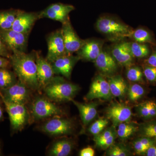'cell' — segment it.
Instances as JSON below:
<instances>
[{
	"mask_svg": "<svg viewBox=\"0 0 156 156\" xmlns=\"http://www.w3.org/2000/svg\"><path fill=\"white\" fill-rule=\"evenodd\" d=\"M36 53L27 54L17 52L11 54L9 59L14 73L29 89L32 91L40 90L37 74Z\"/></svg>",
	"mask_w": 156,
	"mask_h": 156,
	"instance_id": "1",
	"label": "cell"
},
{
	"mask_svg": "<svg viewBox=\"0 0 156 156\" xmlns=\"http://www.w3.org/2000/svg\"><path fill=\"white\" fill-rule=\"evenodd\" d=\"M43 89L46 97L53 102L59 103L71 101L80 88L62 77L54 76Z\"/></svg>",
	"mask_w": 156,
	"mask_h": 156,
	"instance_id": "2",
	"label": "cell"
},
{
	"mask_svg": "<svg viewBox=\"0 0 156 156\" xmlns=\"http://www.w3.org/2000/svg\"><path fill=\"white\" fill-rule=\"evenodd\" d=\"M98 30L112 41L130 37L133 30L129 26L112 17L103 16L98 20Z\"/></svg>",
	"mask_w": 156,
	"mask_h": 156,
	"instance_id": "3",
	"label": "cell"
},
{
	"mask_svg": "<svg viewBox=\"0 0 156 156\" xmlns=\"http://www.w3.org/2000/svg\"><path fill=\"white\" fill-rule=\"evenodd\" d=\"M30 119L38 121L55 116H61L64 112L61 107L47 97L38 96L30 105ZM30 120V119H29Z\"/></svg>",
	"mask_w": 156,
	"mask_h": 156,
	"instance_id": "4",
	"label": "cell"
},
{
	"mask_svg": "<svg viewBox=\"0 0 156 156\" xmlns=\"http://www.w3.org/2000/svg\"><path fill=\"white\" fill-rule=\"evenodd\" d=\"M2 101L9 114L11 130L14 132L21 131L30 119L25 105Z\"/></svg>",
	"mask_w": 156,
	"mask_h": 156,
	"instance_id": "5",
	"label": "cell"
},
{
	"mask_svg": "<svg viewBox=\"0 0 156 156\" xmlns=\"http://www.w3.org/2000/svg\"><path fill=\"white\" fill-rule=\"evenodd\" d=\"M60 116H55L40 126V131L51 136H61L72 133L73 126L72 121Z\"/></svg>",
	"mask_w": 156,
	"mask_h": 156,
	"instance_id": "6",
	"label": "cell"
},
{
	"mask_svg": "<svg viewBox=\"0 0 156 156\" xmlns=\"http://www.w3.org/2000/svg\"><path fill=\"white\" fill-rule=\"evenodd\" d=\"M30 91L18 80L9 88L0 90V98L2 101L26 105L30 100Z\"/></svg>",
	"mask_w": 156,
	"mask_h": 156,
	"instance_id": "7",
	"label": "cell"
},
{
	"mask_svg": "<svg viewBox=\"0 0 156 156\" xmlns=\"http://www.w3.org/2000/svg\"><path fill=\"white\" fill-rule=\"evenodd\" d=\"M27 35L12 29H0V37L9 50L13 53L24 52L27 44Z\"/></svg>",
	"mask_w": 156,
	"mask_h": 156,
	"instance_id": "8",
	"label": "cell"
},
{
	"mask_svg": "<svg viewBox=\"0 0 156 156\" xmlns=\"http://www.w3.org/2000/svg\"><path fill=\"white\" fill-rule=\"evenodd\" d=\"M62 24L61 30L66 54L72 55V53L79 51L85 41L78 37L72 26L69 20Z\"/></svg>",
	"mask_w": 156,
	"mask_h": 156,
	"instance_id": "9",
	"label": "cell"
},
{
	"mask_svg": "<svg viewBox=\"0 0 156 156\" xmlns=\"http://www.w3.org/2000/svg\"><path fill=\"white\" fill-rule=\"evenodd\" d=\"M112 96L108 81L101 76H98L92 81L85 98L88 101L94 99L108 100L112 98Z\"/></svg>",
	"mask_w": 156,
	"mask_h": 156,
	"instance_id": "10",
	"label": "cell"
},
{
	"mask_svg": "<svg viewBox=\"0 0 156 156\" xmlns=\"http://www.w3.org/2000/svg\"><path fill=\"white\" fill-rule=\"evenodd\" d=\"M107 118L111 120L114 127L121 123L129 122L132 115L131 108L122 103H115L110 105L106 110Z\"/></svg>",
	"mask_w": 156,
	"mask_h": 156,
	"instance_id": "11",
	"label": "cell"
},
{
	"mask_svg": "<svg viewBox=\"0 0 156 156\" xmlns=\"http://www.w3.org/2000/svg\"><path fill=\"white\" fill-rule=\"evenodd\" d=\"M48 44V53L46 58L50 63L58 57L67 54L61 30L56 31L49 36Z\"/></svg>",
	"mask_w": 156,
	"mask_h": 156,
	"instance_id": "12",
	"label": "cell"
},
{
	"mask_svg": "<svg viewBox=\"0 0 156 156\" xmlns=\"http://www.w3.org/2000/svg\"><path fill=\"white\" fill-rule=\"evenodd\" d=\"M80 59L78 56L67 54L56 58L51 63L54 74L61 75L69 79L73 68Z\"/></svg>",
	"mask_w": 156,
	"mask_h": 156,
	"instance_id": "13",
	"label": "cell"
},
{
	"mask_svg": "<svg viewBox=\"0 0 156 156\" xmlns=\"http://www.w3.org/2000/svg\"><path fill=\"white\" fill-rule=\"evenodd\" d=\"M112 55L122 66L129 67L133 64L134 57L131 53L130 42H122L115 45L112 48Z\"/></svg>",
	"mask_w": 156,
	"mask_h": 156,
	"instance_id": "14",
	"label": "cell"
},
{
	"mask_svg": "<svg viewBox=\"0 0 156 156\" xmlns=\"http://www.w3.org/2000/svg\"><path fill=\"white\" fill-rule=\"evenodd\" d=\"M38 18L39 14L19 11L11 29L18 32L28 35Z\"/></svg>",
	"mask_w": 156,
	"mask_h": 156,
	"instance_id": "15",
	"label": "cell"
},
{
	"mask_svg": "<svg viewBox=\"0 0 156 156\" xmlns=\"http://www.w3.org/2000/svg\"><path fill=\"white\" fill-rule=\"evenodd\" d=\"M36 54L38 80L40 89H43L53 79L55 74L53 72L51 63L46 58L38 55L37 53H36Z\"/></svg>",
	"mask_w": 156,
	"mask_h": 156,
	"instance_id": "16",
	"label": "cell"
},
{
	"mask_svg": "<svg viewBox=\"0 0 156 156\" xmlns=\"http://www.w3.org/2000/svg\"><path fill=\"white\" fill-rule=\"evenodd\" d=\"M103 42L98 40H90L85 42L78 51V56L80 59L89 61H94L101 52Z\"/></svg>",
	"mask_w": 156,
	"mask_h": 156,
	"instance_id": "17",
	"label": "cell"
},
{
	"mask_svg": "<svg viewBox=\"0 0 156 156\" xmlns=\"http://www.w3.org/2000/svg\"><path fill=\"white\" fill-rule=\"evenodd\" d=\"M94 62L98 69L104 74L110 75L116 71V61L112 55L103 50Z\"/></svg>",
	"mask_w": 156,
	"mask_h": 156,
	"instance_id": "18",
	"label": "cell"
},
{
	"mask_svg": "<svg viewBox=\"0 0 156 156\" xmlns=\"http://www.w3.org/2000/svg\"><path fill=\"white\" fill-rule=\"evenodd\" d=\"M74 143L72 140L66 138H58L52 143L48 149V155L67 156L73 151Z\"/></svg>",
	"mask_w": 156,
	"mask_h": 156,
	"instance_id": "19",
	"label": "cell"
},
{
	"mask_svg": "<svg viewBox=\"0 0 156 156\" xmlns=\"http://www.w3.org/2000/svg\"><path fill=\"white\" fill-rule=\"evenodd\" d=\"M74 104L77 108L82 122L84 126H87L96 117L97 114V104L95 102L82 103L72 99Z\"/></svg>",
	"mask_w": 156,
	"mask_h": 156,
	"instance_id": "20",
	"label": "cell"
},
{
	"mask_svg": "<svg viewBox=\"0 0 156 156\" xmlns=\"http://www.w3.org/2000/svg\"><path fill=\"white\" fill-rule=\"evenodd\" d=\"M116 133L113 128H109L95 136L94 141L98 147L105 150L110 147L114 143Z\"/></svg>",
	"mask_w": 156,
	"mask_h": 156,
	"instance_id": "21",
	"label": "cell"
},
{
	"mask_svg": "<svg viewBox=\"0 0 156 156\" xmlns=\"http://www.w3.org/2000/svg\"><path fill=\"white\" fill-rule=\"evenodd\" d=\"M108 82L113 96L116 97H122L127 92V84L126 81L121 76L111 77L109 79Z\"/></svg>",
	"mask_w": 156,
	"mask_h": 156,
	"instance_id": "22",
	"label": "cell"
},
{
	"mask_svg": "<svg viewBox=\"0 0 156 156\" xmlns=\"http://www.w3.org/2000/svg\"><path fill=\"white\" fill-rule=\"evenodd\" d=\"M19 11L11 10L0 11V29H11Z\"/></svg>",
	"mask_w": 156,
	"mask_h": 156,
	"instance_id": "23",
	"label": "cell"
},
{
	"mask_svg": "<svg viewBox=\"0 0 156 156\" xmlns=\"http://www.w3.org/2000/svg\"><path fill=\"white\" fill-rule=\"evenodd\" d=\"M69 14L53 10L48 7L39 14V18H47L64 23L69 20Z\"/></svg>",
	"mask_w": 156,
	"mask_h": 156,
	"instance_id": "24",
	"label": "cell"
},
{
	"mask_svg": "<svg viewBox=\"0 0 156 156\" xmlns=\"http://www.w3.org/2000/svg\"><path fill=\"white\" fill-rule=\"evenodd\" d=\"M137 111L140 117L151 119L156 116V103L152 101H146L138 105Z\"/></svg>",
	"mask_w": 156,
	"mask_h": 156,
	"instance_id": "25",
	"label": "cell"
},
{
	"mask_svg": "<svg viewBox=\"0 0 156 156\" xmlns=\"http://www.w3.org/2000/svg\"><path fill=\"white\" fill-rule=\"evenodd\" d=\"M123 122L119 125L117 134L121 139H128L134 133L138 131V127L131 123Z\"/></svg>",
	"mask_w": 156,
	"mask_h": 156,
	"instance_id": "26",
	"label": "cell"
},
{
	"mask_svg": "<svg viewBox=\"0 0 156 156\" xmlns=\"http://www.w3.org/2000/svg\"><path fill=\"white\" fill-rule=\"evenodd\" d=\"M130 48L134 57L143 58L146 57L149 53V50L146 45L137 42H130Z\"/></svg>",
	"mask_w": 156,
	"mask_h": 156,
	"instance_id": "27",
	"label": "cell"
},
{
	"mask_svg": "<svg viewBox=\"0 0 156 156\" xmlns=\"http://www.w3.org/2000/svg\"><path fill=\"white\" fill-rule=\"evenodd\" d=\"M130 37L135 42L139 43H151L152 39L150 34L147 31L143 29H137L133 30Z\"/></svg>",
	"mask_w": 156,
	"mask_h": 156,
	"instance_id": "28",
	"label": "cell"
},
{
	"mask_svg": "<svg viewBox=\"0 0 156 156\" xmlns=\"http://www.w3.org/2000/svg\"><path fill=\"white\" fill-rule=\"evenodd\" d=\"M126 76L129 81L135 83H144L143 74L141 69L138 66H131L128 67Z\"/></svg>",
	"mask_w": 156,
	"mask_h": 156,
	"instance_id": "29",
	"label": "cell"
},
{
	"mask_svg": "<svg viewBox=\"0 0 156 156\" xmlns=\"http://www.w3.org/2000/svg\"><path fill=\"white\" fill-rule=\"evenodd\" d=\"M144 90L141 86L138 84H134L129 87L128 95L129 100L131 101H136L143 96Z\"/></svg>",
	"mask_w": 156,
	"mask_h": 156,
	"instance_id": "30",
	"label": "cell"
},
{
	"mask_svg": "<svg viewBox=\"0 0 156 156\" xmlns=\"http://www.w3.org/2000/svg\"><path fill=\"white\" fill-rule=\"evenodd\" d=\"M108 124V121L107 119L100 118L91 125L88 131L90 134L95 136L102 132Z\"/></svg>",
	"mask_w": 156,
	"mask_h": 156,
	"instance_id": "31",
	"label": "cell"
},
{
	"mask_svg": "<svg viewBox=\"0 0 156 156\" xmlns=\"http://www.w3.org/2000/svg\"><path fill=\"white\" fill-rule=\"evenodd\" d=\"M140 134L143 137L156 139V122L147 123L141 126Z\"/></svg>",
	"mask_w": 156,
	"mask_h": 156,
	"instance_id": "32",
	"label": "cell"
},
{
	"mask_svg": "<svg viewBox=\"0 0 156 156\" xmlns=\"http://www.w3.org/2000/svg\"><path fill=\"white\" fill-rule=\"evenodd\" d=\"M107 154L110 156H126L129 155L126 147L120 145H112L108 148Z\"/></svg>",
	"mask_w": 156,
	"mask_h": 156,
	"instance_id": "33",
	"label": "cell"
},
{
	"mask_svg": "<svg viewBox=\"0 0 156 156\" xmlns=\"http://www.w3.org/2000/svg\"><path fill=\"white\" fill-rule=\"evenodd\" d=\"M144 74L148 81L156 82V67L147 65L144 66Z\"/></svg>",
	"mask_w": 156,
	"mask_h": 156,
	"instance_id": "34",
	"label": "cell"
},
{
	"mask_svg": "<svg viewBox=\"0 0 156 156\" xmlns=\"http://www.w3.org/2000/svg\"><path fill=\"white\" fill-rule=\"evenodd\" d=\"M133 145L135 152L138 154H145L148 149L149 148L142 144L138 139L134 141Z\"/></svg>",
	"mask_w": 156,
	"mask_h": 156,
	"instance_id": "35",
	"label": "cell"
},
{
	"mask_svg": "<svg viewBox=\"0 0 156 156\" xmlns=\"http://www.w3.org/2000/svg\"><path fill=\"white\" fill-rule=\"evenodd\" d=\"M9 50L0 37V56L9 58L11 54L9 52Z\"/></svg>",
	"mask_w": 156,
	"mask_h": 156,
	"instance_id": "36",
	"label": "cell"
},
{
	"mask_svg": "<svg viewBox=\"0 0 156 156\" xmlns=\"http://www.w3.org/2000/svg\"><path fill=\"white\" fill-rule=\"evenodd\" d=\"M79 154L80 156H94L95 151L92 147H86L81 150Z\"/></svg>",
	"mask_w": 156,
	"mask_h": 156,
	"instance_id": "37",
	"label": "cell"
},
{
	"mask_svg": "<svg viewBox=\"0 0 156 156\" xmlns=\"http://www.w3.org/2000/svg\"><path fill=\"white\" fill-rule=\"evenodd\" d=\"M11 66V62L9 58L0 56V69H8Z\"/></svg>",
	"mask_w": 156,
	"mask_h": 156,
	"instance_id": "38",
	"label": "cell"
},
{
	"mask_svg": "<svg viewBox=\"0 0 156 156\" xmlns=\"http://www.w3.org/2000/svg\"><path fill=\"white\" fill-rule=\"evenodd\" d=\"M14 75L8 69H0V80L4 78L14 76Z\"/></svg>",
	"mask_w": 156,
	"mask_h": 156,
	"instance_id": "39",
	"label": "cell"
},
{
	"mask_svg": "<svg viewBox=\"0 0 156 156\" xmlns=\"http://www.w3.org/2000/svg\"><path fill=\"white\" fill-rule=\"evenodd\" d=\"M147 64L156 67V51H154L147 60Z\"/></svg>",
	"mask_w": 156,
	"mask_h": 156,
	"instance_id": "40",
	"label": "cell"
},
{
	"mask_svg": "<svg viewBox=\"0 0 156 156\" xmlns=\"http://www.w3.org/2000/svg\"><path fill=\"white\" fill-rule=\"evenodd\" d=\"M147 156H156V144H154L148 149L145 153Z\"/></svg>",
	"mask_w": 156,
	"mask_h": 156,
	"instance_id": "41",
	"label": "cell"
},
{
	"mask_svg": "<svg viewBox=\"0 0 156 156\" xmlns=\"http://www.w3.org/2000/svg\"><path fill=\"white\" fill-rule=\"evenodd\" d=\"M2 102V99L0 98V121L4 119V108Z\"/></svg>",
	"mask_w": 156,
	"mask_h": 156,
	"instance_id": "42",
	"label": "cell"
},
{
	"mask_svg": "<svg viewBox=\"0 0 156 156\" xmlns=\"http://www.w3.org/2000/svg\"><path fill=\"white\" fill-rule=\"evenodd\" d=\"M2 147H1V144H0V156L2 155Z\"/></svg>",
	"mask_w": 156,
	"mask_h": 156,
	"instance_id": "43",
	"label": "cell"
}]
</instances>
